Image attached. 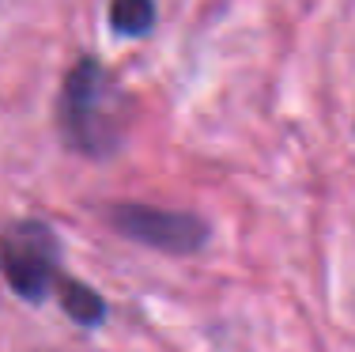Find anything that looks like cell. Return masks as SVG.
Returning a JSON list of instances; mask_svg holds the SVG:
<instances>
[{"mask_svg":"<svg viewBox=\"0 0 355 352\" xmlns=\"http://www.w3.org/2000/svg\"><path fill=\"white\" fill-rule=\"evenodd\" d=\"M129 125V95L95 57L80 61L61 91V129L83 156H110Z\"/></svg>","mask_w":355,"mask_h":352,"instance_id":"obj_1","label":"cell"},{"mask_svg":"<svg viewBox=\"0 0 355 352\" xmlns=\"http://www.w3.org/2000/svg\"><path fill=\"white\" fill-rule=\"evenodd\" d=\"M0 273L15 288V296L38 303L57 284V239L38 220H15L0 231Z\"/></svg>","mask_w":355,"mask_h":352,"instance_id":"obj_2","label":"cell"},{"mask_svg":"<svg viewBox=\"0 0 355 352\" xmlns=\"http://www.w3.org/2000/svg\"><path fill=\"white\" fill-rule=\"evenodd\" d=\"M110 220L121 235L148 242L155 250H166V254H193L208 239V228L197 216L171 212V208H155V205H117L110 212Z\"/></svg>","mask_w":355,"mask_h":352,"instance_id":"obj_3","label":"cell"},{"mask_svg":"<svg viewBox=\"0 0 355 352\" xmlns=\"http://www.w3.org/2000/svg\"><path fill=\"white\" fill-rule=\"evenodd\" d=\"M53 288H57V296H61V307L80 326H98L103 322L106 307H103V296H98V292H91L87 284H80V280H69V276H57Z\"/></svg>","mask_w":355,"mask_h":352,"instance_id":"obj_4","label":"cell"},{"mask_svg":"<svg viewBox=\"0 0 355 352\" xmlns=\"http://www.w3.org/2000/svg\"><path fill=\"white\" fill-rule=\"evenodd\" d=\"M110 23L114 31L137 38V35H148L151 23H155V4L151 0H114L110 4Z\"/></svg>","mask_w":355,"mask_h":352,"instance_id":"obj_5","label":"cell"}]
</instances>
